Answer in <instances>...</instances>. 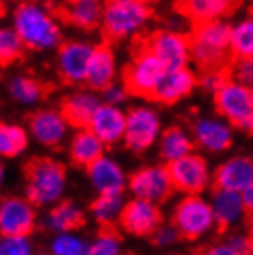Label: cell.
<instances>
[{"label":"cell","instance_id":"21","mask_svg":"<svg viewBox=\"0 0 253 255\" xmlns=\"http://www.w3.org/2000/svg\"><path fill=\"white\" fill-rule=\"evenodd\" d=\"M28 126L32 129V135L44 144V146L56 148L65 135V122L56 111H35L28 115Z\"/></svg>","mask_w":253,"mask_h":255},{"label":"cell","instance_id":"41","mask_svg":"<svg viewBox=\"0 0 253 255\" xmlns=\"http://www.w3.org/2000/svg\"><path fill=\"white\" fill-rule=\"evenodd\" d=\"M104 95H106V98H108V102H121V100H124V96H126V91L122 89V87L111 85Z\"/></svg>","mask_w":253,"mask_h":255},{"label":"cell","instance_id":"38","mask_svg":"<svg viewBox=\"0 0 253 255\" xmlns=\"http://www.w3.org/2000/svg\"><path fill=\"white\" fill-rule=\"evenodd\" d=\"M196 255H241V254H239L229 243H218V244H211V246H205V248L198 250Z\"/></svg>","mask_w":253,"mask_h":255},{"label":"cell","instance_id":"12","mask_svg":"<svg viewBox=\"0 0 253 255\" xmlns=\"http://www.w3.org/2000/svg\"><path fill=\"white\" fill-rule=\"evenodd\" d=\"M129 189L139 200L146 202H165L172 196L174 185L166 166H146L129 176Z\"/></svg>","mask_w":253,"mask_h":255},{"label":"cell","instance_id":"15","mask_svg":"<svg viewBox=\"0 0 253 255\" xmlns=\"http://www.w3.org/2000/svg\"><path fill=\"white\" fill-rule=\"evenodd\" d=\"M50 13L54 19L65 24L76 26L85 32H93L102 26L104 6L95 0H80V2H65V4H52Z\"/></svg>","mask_w":253,"mask_h":255},{"label":"cell","instance_id":"43","mask_svg":"<svg viewBox=\"0 0 253 255\" xmlns=\"http://www.w3.org/2000/svg\"><path fill=\"white\" fill-rule=\"evenodd\" d=\"M4 11H6V7H4V4H0V19H2V15H4Z\"/></svg>","mask_w":253,"mask_h":255},{"label":"cell","instance_id":"24","mask_svg":"<svg viewBox=\"0 0 253 255\" xmlns=\"http://www.w3.org/2000/svg\"><path fill=\"white\" fill-rule=\"evenodd\" d=\"M176 9L194 24H203L220 20V17L229 15L235 9V4L228 0H189L176 4Z\"/></svg>","mask_w":253,"mask_h":255},{"label":"cell","instance_id":"27","mask_svg":"<svg viewBox=\"0 0 253 255\" xmlns=\"http://www.w3.org/2000/svg\"><path fill=\"white\" fill-rule=\"evenodd\" d=\"M52 91H54V87H52L50 83L35 80V78H28V76H17L9 83V93H11V96L15 100L24 102V104L44 100Z\"/></svg>","mask_w":253,"mask_h":255},{"label":"cell","instance_id":"26","mask_svg":"<svg viewBox=\"0 0 253 255\" xmlns=\"http://www.w3.org/2000/svg\"><path fill=\"white\" fill-rule=\"evenodd\" d=\"M89 178L93 179L95 187L100 194H122L124 189V176L117 163L111 159H100L87 170Z\"/></svg>","mask_w":253,"mask_h":255},{"label":"cell","instance_id":"19","mask_svg":"<svg viewBox=\"0 0 253 255\" xmlns=\"http://www.w3.org/2000/svg\"><path fill=\"white\" fill-rule=\"evenodd\" d=\"M104 144H115L126 133V117L111 104L100 106L89 128Z\"/></svg>","mask_w":253,"mask_h":255},{"label":"cell","instance_id":"32","mask_svg":"<svg viewBox=\"0 0 253 255\" xmlns=\"http://www.w3.org/2000/svg\"><path fill=\"white\" fill-rule=\"evenodd\" d=\"M26 144H28V137L22 128L0 122V155L15 157L24 150Z\"/></svg>","mask_w":253,"mask_h":255},{"label":"cell","instance_id":"35","mask_svg":"<svg viewBox=\"0 0 253 255\" xmlns=\"http://www.w3.org/2000/svg\"><path fill=\"white\" fill-rule=\"evenodd\" d=\"M85 248L83 243L72 239V237H61L54 244V255H83Z\"/></svg>","mask_w":253,"mask_h":255},{"label":"cell","instance_id":"36","mask_svg":"<svg viewBox=\"0 0 253 255\" xmlns=\"http://www.w3.org/2000/svg\"><path fill=\"white\" fill-rule=\"evenodd\" d=\"M231 69L229 70V74L233 72V76L231 80H235L237 83H241V85H246V83H253V59L250 61H235L231 65Z\"/></svg>","mask_w":253,"mask_h":255},{"label":"cell","instance_id":"7","mask_svg":"<svg viewBox=\"0 0 253 255\" xmlns=\"http://www.w3.org/2000/svg\"><path fill=\"white\" fill-rule=\"evenodd\" d=\"M172 226L176 228L181 239L194 241L198 237L209 233L213 226H216L213 207L200 196L183 198L174 209Z\"/></svg>","mask_w":253,"mask_h":255},{"label":"cell","instance_id":"30","mask_svg":"<svg viewBox=\"0 0 253 255\" xmlns=\"http://www.w3.org/2000/svg\"><path fill=\"white\" fill-rule=\"evenodd\" d=\"M50 222L56 230L70 231L83 228L85 226V217L70 200H65V202H61L50 211Z\"/></svg>","mask_w":253,"mask_h":255},{"label":"cell","instance_id":"2","mask_svg":"<svg viewBox=\"0 0 253 255\" xmlns=\"http://www.w3.org/2000/svg\"><path fill=\"white\" fill-rule=\"evenodd\" d=\"M166 69L144 43V35H137L131 43V61L122 69V89L126 95L153 100Z\"/></svg>","mask_w":253,"mask_h":255},{"label":"cell","instance_id":"23","mask_svg":"<svg viewBox=\"0 0 253 255\" xmlns=\"http://www.w3.org/2000/svg\"><path fill=\"white\" fill-rule=\"evenodd\" d=\"M194 85H196V76L189 69L166 72L153 100L159 104H165V106H172L189 95L190 91L194 89Z\"/></svg>","mask_w":253,"mask_h":255},{"label":"cell","instance_id":"45","mask_svg":"<svg viewBox=\"0 0 253 255\" xmlns=\"http://www.w3.org/2000/svg\"><path fill=\"white\" fill-rule=\"evenodd\" d=\"M0 252H2V244H0Z\"/></svg>","mask_w":253,"mask_h":255},{"label":"cell","instance_id":"8","mask_svg":"<svg viewBox=\"0 0 253 255\" xmlns=\"http://www.w3.org/2000/svg\"><path fill=\"white\" fill-rule=\"evenodd\" d=\"M144 43L148 50L163 63L166 72L185 69L190 58V41L177 32L157 30V32L144 35Z\"/></svg>","mask_w":253,"mask_h":255},{"label":"cell","instance_id":"34","mask_svg":"<svg viewBox=\"0 0 253 255\" xmlns=\"http://www.w3.org/2000/svg\"><path fill=\"white\" fill-rule=\"evenodd\" d=\"M121 239H108V237H98L93 246H89L83 255H121Z\"/></svg>","mask_w":253,"mask_h":255},{"label":"cell","instance_id":"1","mask_svg":"<svg viewBox=\"0 0 253 255\" xmlns=\"http://www.w3.org/2000/svg\"><path fill=\"white\" fill-rule=\"evenodd\" d=\"M231 30L224 20L194 24L190 33V56L205 74L229 72L231 69Z\"/></svg>","mask_w":253,"mask_h":255},{"label":"cell","instance_id":"28","mask_svg":"<svg viewBox=\"0 0 253 255\" xmlns=\"http://www.w3.org/2000/svg\"><path fill=\"white\" fill-rule=\"evenodd\" d=\"M192 146H194V142L187 137L183 129L177 126H172L161 137V148L159 150H161V155L168 163H172V161H177L181 157L190 155Z\"/></svg>","mask_w":253,"mask_h":255},{"label":"cell","instance_id":"4","mask_svg":"<svg viewBox=\"0 0 253 255\" xmlns=\"http://www.w3.org/2000/svg\"><path fill=\"white\" fill-rule=\"evenodd\" d=\"M152 6L137 0H111L104 4L102 17V39L104 45H115L126 35L139 30L152 17Z\"/></svg>","mask_w":253,"mask_h":255},{"label":"cell","instance_id":"33","mask_svg":"<svg viewBox=\"0 0 253 255\" xmlns=\"http://www.w3.org/2000/svg\"><path fill=\"white\" fill-rule=\"evenodd\" d=\"M122 209V194H100L91 204V211L95 213L98 222L102 224H115V218L121 217Z\"/></svg>","mask_w":253,"mask_h":255},{"label":"cell","instance_id":"5","mask_svg":"<svg viewBox=\"0 0 253 255\" xmlns=\"http://www.w3.org/2000/svg\"><path fill=\"white\" fill-rule=\"evenodd\" d=\"M15 32L30 50L61 45V32L56 20L32 2H22L15 9Z\"/></svg>","mask_w":253,"mask_h":255},{"label":"cell","instance_id":"44","mask_svg":"<svg viewBox=\"0 0 253 255\" xmlns=\"http://www.w3.org/2000/svg\"><path fill=\"white\" fill-rule=\"evenodd\" d=\"M0 179H2V166H0Z\"/></svg>","mask_w":253,"mask_h":255},{"label":"cell","instance_id":"17","mask_svg":"<svg viewBox=\"0 0 253 255\" xmlns=\"http://www.w3.org/2000/svg\"><path fill=\"white\" fill-rule=\"evenodd\" d=\"M100 104L95 96L85 95V93H76V95L65 96L59 104V115L63 119L65 124L72 128L89 129L91 122L95 119V113L98 111Z\"/></svg>","mask_w":253,"mask_h":255},{"label":"cell","instance_id":"25","mask_svg":"<svg viewBox=\"0 0 253 255\" xmlns=\"http://www.w3.org/2000/svg\"><path fill=\"white\" fill-rule=\"evenodd\" d=\"M100 159H104V142L91 129L78 131L70 142V161L89 170Z\"/></svg>","mask_w":253,"mask_h":255},{"label":"cell","instance_id":"39","mask_svg":"<svg viewBox=\"0 0 253 255\" xmlns=\"http://www.w3.org/2000/svg\"><path fill=\"white\" fill-rule=\"evenodd\" d=\"M177 237H179V233L176 231L174 226H170V228H159L152 239L157 246H166V244H172L174 241H177Z\"/></svg>","mask_w":253,"mask_h":255},{"label":"cell","instance_id":"11","mask_svg":"<svg viewBox=\"0 0 253 255\" xmlns=\"http://www.w3.org/2000/svg\"><path fill=\"white\" fill-rule=\"evenodd\" d=\"M35 228L32 204L22 198L9 196L0 204V235L6 239H26Z\"/></svg>","mask_w":253,"mask_h":255},{"label":"cell","instance_id":"16","mask_svg":"<svg viewBox=\"0 0 253 255\" xmlns=\"http://www.w3.org/2000/svg\"><path fill=\"white\" fill-rule=\"evenodd\" d=\"M253 185V159L235 157L222 163L215 172V187L220 191L242 192Z\"/></svg>","mask_w":253,"mask_h":255},{"label":"cell","instance_id":"40","mask_svg":"<svg viewBox=\"0 0 253 255\" xmlns=\"http://www.w3.org/2000/svg\"><path fill=\"white\" fill-rule=\"evenodd\" d=\"M241 198H242V205H244V211H246V215L253 217V185H250L248 189L241 192Z\"/></svg>","mask_w":253,"mask_h":255},{"label":"cell","instance_id":"31","mask_svg":"<svg viewBox=\"0 0 253 255\" xmlns=\"http://www.w3.org/2000/svg\"><path fill=\"white\" fill-rule=\"evenodd\" d=\"M26 46L15 30L0 28V67H9L24 58Z\"/></svg>","mask_w":253,"mask_h":255},{"label":"cell","instance_id":"10","mask_svg":"<svg viewBox=\"0 0 253 255\" xmlns=\"http://www.w3.org/2000/svg\"><path fill=\"white\" fill-rule=\"evenodd\" d=\"M93 46L80 41H63L57 52V72L65 85H83L87 78V70Z\"/></svg>","mask_w":253,"mask_h":255},{"label":"cell","instance_id":"6","mask_svg":"<svg viewBox=\"0 0 253 255\" xmlns=\"http://www.w3.org/2000/svg\"><path fill=\"white\" fill-rule=\"evenodd\" d=\"M215 106L233 126L246 133H253V95L246 85L228 78L215 91Z\"/></svg>","mask_w":253,"mask_h":255},{"label":"cell","instance_id":"3","mask_svg":"<svg viewBox=\"0 0 253 255\" xmlns=\"http://www.w3.org/2000/svg\"><path fill=\"white\" fill-rule=\"evenodd\" d=\"M22 172L26 178V196L28 202L35 207L48 204L56 200L63 191L67 172L65 166L59 161H54L50 157H32L22 166Z\"/></svg>","mask_w":253,"mask_h":255},{"label":"cell","instance_id":"14","mask_svg":"<svg viewBox=\"0 0 253 255\" xmlns=\"http://www.w3.org/2000/svg\"><path fill=\"white\" fill-rule=\"evenodd\" d=\"M159 135V119L155 111L146 108L131 109L126 117V146L133 152H142L155 142Z\"/></svg>","mask_w":253,"mask_h":255},{"label":"cell","instance_id":"18","mask_svg":"<svg viewBox=\"0 0 253 255\" xmlns=\"http://www.w3.org/2000/svg\"><path fill=\"white\" fill-rule=\"evenodd\" d=\"M115 78V56L108 45H98L93 50V58L89 63L87 78L83 87L91 91H106L113 85Z\"/></svg>","mask_w":253,"mask_h":255},{"label":"cell","instance_id":"46","mask_svg":"<svg viewBox=\"0 0 253 255\" xmlns=\"http://www.w3.org/2000/svg\"><path fill=\"white\" fill-rule=\"evenodd\" d=\"M252 95H253V91H252Z\"/></svg>","mask_w":253,"mask_h":255},{"label":"cell","instance_id":"37","mask_svg":"<svg viewBox=\"0 0 253 255\" xmlns=\"http://www.w3.org/2000/svg\"><path fill=\"white\" fill-rule=\"evenodd\" d=\"M0 255H30V246L24 239H6Z\"/></svg>","mask_w":253,"mask_h":255},{"label":"cell","instance_id":"20","mask_svg":"<svg viewBox=\"0 0 253 255\" xmlns=\"http://www.w3.org/2000/svg\"><path fill=\"white\" fill-rule=\"evenodd\" d=\"M213 215H215L216 226L220 230H229L237 224L244 220V205H242L241 192H231V191H220L216 189L213 194Z\"/></svg>","mask_w":253,"mask_h":255},{"label":"cell","instance_id":"13","mask_svg":"<svg viewBox=\"0 0 253 255\" xmlns=\"http://www.w3.org/2000/svg\"><path fill=\"white\" fill-rule=\"evenodd\" d=\"M119 220H121L122 228L131 235L153 237L155 231L161 228L163 215H161V211L155 204L135 198V200L124 205Z\"/></svg>","mask_w":253,"mask_h":255},{"label":"cell","instance_id":"42","mask_svg":"<svg viewBox=\"0 0 253 255\" xmlns=\"http://www.w3.org/2000/svg\"><path fill=\"white\" fill-rule=\"evenodd\" d=\"M248 239H250V243H252L253 246V217H250V220H248Z\"/></svg>","mask_w":253,"mask_h":255},{"label":"cell","instance_id":"22","mask_svg":"<svg viewBox=\"0 0 253 255\" xmlns=\"http://www.w3.org/2000/svg\"><path fill=\"white\" fill-rule=\"evenodd\" d=\"M194 139L202 148L209 152H222L231 146V129L226 122L215 119H198L192 126Z\"/></svg>","mask_w":253,"mask_h":255},{"label":"cell","instance_id":"29","mask_svg":"<svg viewBox=\"0 0 253 255\" xmlns=\"http://www.w3.org/2000/svg\"><path fill=\"white\" fill-rule=\"evenodd\" d=\"M231 58L233 61H250L253 59V17L241 20L231 30Z\"/></svg>","mask_w":253,"mask_h":255},{"label":"cell","instance_id":"9","mask_svg":"<svg viewBox=\"0 0 253 255\" xmlns=\"http://www.w3.org/2000/svg\"><path fill=\"white\" fill-rule=\"evenodd\" d=\"M166 170L174 189L187 192L189 196H198V192H202L209 183V168L202 155L190 153L187 157L172 161Z\"/></svg>","mask_w":253,"mask_h":255}]
</instances>
